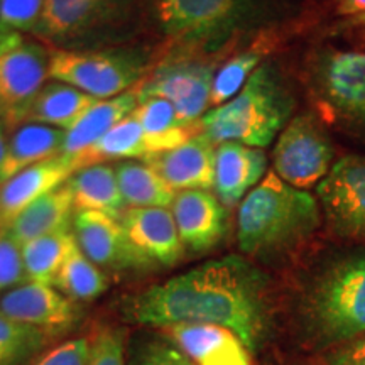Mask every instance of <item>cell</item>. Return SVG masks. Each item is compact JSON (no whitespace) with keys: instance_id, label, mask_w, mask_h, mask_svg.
Listing matches in <instances>:
<instances>
[{"instance_id":"obj_1","label":"cell","mask_w":365,"mask_h":365,"mask_svg":"<svg viewBox=\"0 0 365 365\" xmlns=\"http://www.w3.org/2000/svg\"><path fill=\"white\" fill-rule=\"evenodd\" d=\"M124 313L145 327L218 325L255 352L271 327L269 279L247 257L227 255L178 274L125 301Z\"/></svg>"},{"instance_id":"obj_2","label":"cell","mask_w":365,"mask_h":365,"mask_svg":"<svg viewBox=\"0 0 365 365\" xmlns=\"http://www.w3.org/2000/svg\"><path fill=\"white\" fill-rule=\"evenodd\" d=\"M322 215L318 198L269 171L239 205V249L262 261L279 257L307 242L322 225Z\"/></svg>"},{"instance_id":"obj_3","label":"cell","mask_w":365,"mask_h":365,"mask_svg":"<svg viewBox=\"0 0 365 365\" xmlns=\"http://www.w3.org/2000/svg\"><path fill=\"white\" fill-rule=\"evenodd\" d=\"M308 80L323 115L365 130V16L349 17L322 39L309 58Z\"/></svg>"},{"instance_id":"obj_4","label":"cell","mask_w":365,"mask_h":365,"mask_svg":"<svg viewBox=\"0 0 365 365\" xmlns=\"http://www.w3.org/2000/svg\"><path fill=\"white\" fill-rule=\"evenodd\" d=\"M293 108L294 98L281 73L264 63L230 102L208 110L198 125L213 144L239 143L264 149L287 125Z\"/></svg>"},{"instance_id":"obj_5","label":"cell","mask_w":365,"mask_h":365,"mask_svg":"<svg viewBox=\"0 0 365 365\" xmlns=\"http://www.w3.org/2000/svg\"><path fill=\"white\" fill-rule=\"evenodd\" d=\"M148 12L150 0H46L33 36L56 49L120 44Z\"/></svg>"},{"instance_id":"obj_6","label":"cell","mask_w":365,"mask_h":365,"mask_svg":"<svg viewBox=\"0 0 365 365\" xmlns=\"http://www.w3.org/2000/svg\"><path fill=\"white\" fill-rule=\"evenodd\" d=\"M267 7L269 0H150V14L168 39L210 51L257 26Z\"/></svg>"},{"instance_id":"obj_7","label":"cell","mask_w":365,"mask_h":365,"mask_svg":"<svg viewBox=\"0 0 365 365\" xmlns=\"http://www.w3.org/2000/svg\"><path fill=\"white\" fill-rule=\"evenodd\" d=\"M304 313L325 344L355 340L365 333V254L333 262L308 289Z\"/></svg>"},{"instance_id":"obj_8","label":"cell","mask_w":365,"mask_h":365,"mask_svg":"<svg viewBox=\"0 0 365 365\" xmlns=\"http://www.w3.org/2000/svg\"><path fill=\"white\" fill-rule=\"evenodd\" d=\"M145 68L148 56L139 49H54L49 78L107 100L137 88Z\"/></svg>"},{"instance_id":"obj_9","label":"cell","mask_w":365,"mask_h":365,"mask_svg":"<svg viewBox=\"0 0 365 365\" xmlns=\"http://www.w3.org/2000/svg\"><path fill=\"white\" fill-rule=\"evenodd\" d=\"M51 51L43 43L12 36L0 49V122L7 132L26 124L49 78Z\"/></svg>"},{"instance_id":"obj_10","label":"cell","mask_w":365,"mask_h":365,"mask_svg":"<svg viewBox=\"0 0 365 365\" xmlns=\"http://www.w3.org/2000/svg\"><path fill=\"white\" fill-rule=\"evenodd\" d=\"M335 164V150L327 130L313 113L303 112L287 122L272 150V171L298 190L327 178Z\"/></svg>"},{"instance_id":"obj_11","label":"cell","mask_w":365,"mask_h":365,"mask_svg":"<svg viewBox=\"0 0 365 365\" xmlns=\"http://www.w3.org/2000/svg\"><path fill=\"white\" fill-rule=\"evenodd\" d=\"M215 68L196 59H175L159 65L137 86L139 102L164 98L176 108L185 124L198 125L212 107V85Z\"/></svg>"},{"instance_id":"obj_12","label":"cell","mask_w":365,"mask_h":365,"mask_svg":"<svg viewBox=\"0 0 365 365\" xmlns=\"http://www.w3.org/2000/svg\"><path fill=\"white\" fill-rule=\"evenodd\" d=\"M323 217L335 234L365 244V156H345L317 185Z\"/></svg>"},{"instance_id":"obj_13","label":"cell","mask_w":365,"mask_h":365,"mask_svg":"<svg viewBox=\"0 0 365 365\" xmlns=\"http://www.w3.org/2000/svg\"><path fill=\"white\" fill-rule=\"evenodd\" d=\"M0 313L22 325L38 328L48 336L70 331L78 319L75 301L51 284L34 281H24L0 293Z\"/></svg>"},{"instance_id":"obj_14","label":"cell","mask_w":365,"mask_h":365,"mask_svg":"<svg viewBox=\"0 0 365 365\" xmlns=\"http://www.w3.org/2000/svg\"><path fill=\"white\" fill-rule=\"evenodd\" d=\"M73 235L83 254L98 267L118 272L153 267L127 239L120 220L107 213L75 212Z\"/></svg>"},{"instance_id":"obj_15","label":"cell","mask_w":365,"mask_h":365,"mask_svg":"<svg viewBox=\"0 0 365 365\" xmlns=\"http://www.w3.org/2000/svg\"><path fill=\"white\" fill-rule=\"evenodd\" d=\"M171 212L182 245L191 252H208L225 239L228 208L210 190L178 191Z\"/></svg>"},{"instance_id":"obj_16","label":"cell","mask_w":365,"mask_h":365,"mask_svg":"<svg viewBox=\"0 0 365 365\" xmlns=\"http://www.w3.org/2000/svg\"><path fill=\"white\" fill-rule=\"evenodd\" d=\"M215 144L203 132L186 143L144 159L175 191L212 190L215 185Z\"/></svg>"},{"instance_id":"obj_17","label":"cell","mask_w":365,"mask_h":365,"mask_svg":"<svg viewBox=\"0 0 365 365\" xmlns=\"http://www.w3.org/2000/svg\"><path fill=\"white\" fill-rule=\"evenodd\" d=\"M118 220L134 249L153 266L171 267L181 261L185 245L168 208H127Z\"/></svg>"},{"instance_id":"obj_18","label":"cell","mask_w":365,"mask_h":365,"mask_svg":"<svg viewBox=\"0 0 365 365\" xmlns=\"http://www.w3.org/2000/svg\"><path fill=\"white\" fill-rule=\"evenodd\" d=\"M164 335L196 365H252L250 350L228 328L218 325H175Z\"/></svg>"},{"instance_id":"obj_19","label":"cell","mask_w":365,"mask_h":365,"mask_svg":"<svg viewBox=\"0 0 365 365\" xmlns=\"http://www.w3.org/2000/svg\"><path fill=\"white\" fill-rule=\"evenodd\" d=\"M75 171L71 159L56 156L27 168L0 185V227L7 228L22 210L65 185Z\"/></svg>"},{"instance_id":"obj_20","label":"cell","mask_w":365,"mask_h":365,"mask_svg":"<svg viewBox=\"0 0 365 365\" xmlns=\"http://www.w3.org/2000/svg\"><path fill=\"white\" fill-rule=\"evenodd\" d=\"M267 156L262 149L239 143L218 144L215 153V195L227 208H234L266 176Z\"/></svg>"},{"instance_id":"obj_21","label":"cell","mask_w":365,"mask_h":365,"mask_svg":"<svg viewBox=\"0 0 365 365\" xmlns=\"http://www.w3.org/2000/svg\"><path fill=\"white\" fill-rule=\"evenodd\" d=\"M137 105H139V95L135 88L118 97L98 100L75 122V125L65 130L61 156L75 161L98 139H102L113 125L129 117Z\"/></svg>"},{"instance_id":"obj_22","label":"cell","mask_w":365,"mask_h":365,"mask_svg":"<svg viewBox=\"0 0 365 365\" xmlns=\"http://www.w3.org/2000/svg\"><path fill=\"white\" fill-rule=\"evenodd\" d=\"M75 202L70 186L63 185L43 198L36 200L26 207L14 220L9 223L7 232L17 244L39 239V237L70 230V223L75 217Z\"/></svg>"},{"instance_id":"obj_23","label":"cell","mask_w":365,"mask_h":365,"mask_svg":"<svg viewBox=\"0 0 365 365\" xmlns=\"http://www.w3.org/2000/svg\"><path fill=\"white\" fill-rule=\"evenodd\" d=\"M65 130L44 124H24L12 132L0 163V185L27 168L61 156Z\"/></svg>"},{"instance_id":"obj_24","label":"cell","mask_w":365,"mask_h":365,"mask_svg":"<svg viewBox=\"0 0 365 365\" xmlns=\"http://www.w3.org/2000/svg\"><path fill=\"white\" fill-rule=\"evenodd\" d=\"M70 186L76 212H100L120 218L125 212V202L115 175V168L105 163L80 168L66 181Z\"/></svg>"},{"instance_id":"obj_25","label":"cell","mask_w":365,"mask_h":365,"mask_svg":"<svg viewBox=\"0 0 365 365\" xmlns=\"http://www.w3.org/2000/svg\"><path fill=\"white\" fill-rule=\"evenodd\" d=\"M98 98L61 81H48L36 97L26 124H44L68 130Z\"/></svg>"},{"instance_id":"obj_26","label":"cell","mask_w":365,"mask_h":365,"mask_svg":"<svg viewBox=\"0 0 365 365\" xmlns=\"http://www.w3.org/2000/svg\"><path fill=\"white\" fill-rule=\"evenodd\" d=\"M132 115L143 125L149 156L178 148L196 134L193 129H200V125L185 124L178 117L176 108L164 98L143 100L132 112Z\"/></svg>"},{"instance_id":"obj_27","label":"cell","mask_w":365,"mask_h":365,"mask_svg":"<svg viewBox=\"0 0 365 365\" xmlns=\"http://www.w3.org/2000/svg\"><path fill=\"white\" fill-rule=\"evenodd\" d=\"M115 175L122 198L130 208L173 207L175 191L149 164L122 161L115 166Z\"/></svg>"},{"instance_id":"obj_28","label":"cell","mask_w":365,"mask_h":365,"mask_svg":"<svg viewBox=\"0 0 365 365\" xmlns=\"http://www.w3.org/2000/svg\"><path fill=\"white\" fill-rule=\"evenodd\" d=\"M148 156L149 149L144 129L130 113L73 163L78 171L80 168L108 161V159H145Z\"/></svg>"},{"instance_id":"obj_29","label":"cell","mask_w":365,"mask_h":365,"mask_svg":"<svg viewBox=\"0 0 365 365\" xmlns=\"http://www.w3.org/2000/svg\"><path fill=\"white\" fill-rule=\"evenodd\" d=\"M54 287L71 301H91L107 291L108 279L97 264L86 257L75 239L59 267Z\"/></svg>"},{"instance_id":"obj_30","label":"cell","mask_w":365,"mask_h":365,"mask_svg":"<svg viewBox=\"0 0 365 365\" xmlns=\"http://www.w3.org/2000/svg\"><path fill=\"white\" fill-rule=\"evenodd\" d=\"M73 242H75L73 232L63 230L22 244L26 281L54 286L59 267L65 262Z\"/></svg>"},{"instance_id":"obj_31","label":"cell","mask_w":365,"mask_h":365,"mask_svg":"<svg viewBox=\"0 0 365 365\" xmlns=\"http://www.w3.org/2000/svg\"><path fill=\"white\" fill-rule=\"evenodd\" d=\"M38 328L22 325L0 313V365H29L48 344Z\"/></svg>"},{"instance_id":"obj_32","label":"cell","mask_w":365,"mask_h":365,"mask_svg":"<svg viewBox=\"0 0 365 365\" xmlns=\"http://www.w3.org/2000/svg\"><path fill=\"white\" fill-rule=\"evenodd\" d=\"M259 66H261V53L257 51H245L228 59L213 78L212 98H210L212 107L215 108L230 102L244 88Z\"/></svg>"},{"instance_id":"obj_33","label":"cell","mask_w":365,"mask_h":365,"mask_svg":"<svg viewBox=\"0 0 365 365\" xmlns=\"http://www.w3.org/2000/svg\"><path fill=\"white\" fill-rule=\"evenodd\" d=\"M46 0H0V36L33 34Z\"/></svg>"},{"instance_id":"obj_34","label":"cell","mask_w":365,"mask_h":365,"mask_svg":"<svg viewBox=\"0 0 365 365\" xmlns=\"http://www.w3.org/2000/svg\"><path fill=\"white\" fill-rule=\"evenodd\" d=\"M86 365H127L124 331L113 327H98L90 336Z\"/></svg>"},{"instance_id":"obj_35","label":"cell","mask_w":365,"mask_h":365,"mask_svg":"<svg viewBox=\"0 0 365 365\" xmlns=\"http://www.w3.org/2000/svg\"><path fill=\"white\" fill-rule=\"evenodd\" d=\"M129 365H196L173 341L164 339H145L134 346Z\"/></svg>"},{"instance_id":"obj_36","label":"cell","mask_w":365,"mask_h":365,"mask_svg":"<svg viewBox=\"0 0 365 365\" xmlns=\"http://www.w3.org/2000/svg\"><path fill=\"white\" fill-rule=\"evenodd\" d=\"M26 281V269L22 261V249L7 228L0 227V293L22 284Z\"/></svg>"},{"instance_id":"obj_37","label":"cell","mask_w":365,"mask_h":365,"mask_svg":"<svg viewBox=\"0 0 365 365\" xmlns=\"http://www.w3.org/2000/svg\"><path fill=\"white\" fill-rule=\"evenodd\" d=\"M88 354L90 339H73L41 355L33 365H86Z\"/></svg>"},{"instance_id":"obj_38","label":"cell","mask_w":365,"mask_h":365,"mask_svg":"<svg viewBox=\"0 0 365 365\" xmlns=\"http://www.w3.org/2000/svg\"><path fill=\"white\" fill-rule=\"evenodd\" d=\"M328 365H365V336L355 339L340 352L333 354Z\"/></svg>"},{"instance_id":"obj_39","label":"cell","mask_w":365,"mask_h":365,"mask_svg":"<svg viewBox=\"0 0 365 365\" xmlns=\"http://www.w3.org/2000/svg\"><path fill=\"white\" fill-rule=\"evenodd\" d=\"M339 14L346 17L365 16V0H339Z\"/></svg>"},{"instance_id":"obj_40","label":"cell","mask_w":365,"mask_h":365,"mask_svg":"<svg viewBox=\"0 0 365 365\" xmlns=\"http://www.w3.org/2000/svg\"><path fill=\"white\" fill-rule=\"evenodd\" d=\"M6 134H7V130H6V127L2 125V122H0V163H2V159H4V154H6V148H7V137H6Z\"/></svg>"}]
</instances>
